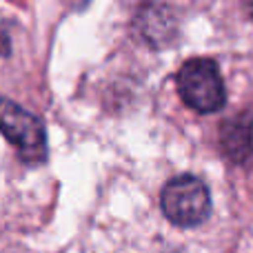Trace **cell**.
I'll return each mask as SVG.
<instances>
[{
  "instance_id": "1",
  "label": "cell",
  "mask_w": 253,
  "mask_h": 253,
  "mask_svg": "<svg viewBox=\"0 0 253 253\" xmlns=\"http://www.w3.org/2000/svg\"><path fill=\"white\" fill-rule=\"evenodd\" d=\"M175 84H178V93L184 105L198 114H213L222 109L227 100L218 65L209 58H193L184 62L182 69L178 71Z\"/></svg>"
},
{
  "instance_id": "2",
  "label": "cell",
  "mask_w": 253,
  "mask_h": 253,
  "mask_svg": "<svg viewBox=\"0 0 253 253\" xmlns=\"http://www.w3.org/2000/svg\"><path fill=\"white\" fill-rule=\"evenodd\" d=\"M0 131L18 149L27 165H42L47 160V133L42 120L18 102L0 96Z\"/></svg>"
},
{
  "instance_id": "3",
  "label": "cell",
  "mask_w": 253,
  "mask_h": 253,
  "mask_svg": "<svg viewBox=\"0 0 253 253\" xmlns=\"http://www.w3.org/2000/svg\"><path fill=\"white\" fill-rule=\"evenodd\" d=\"M162 213L175 227H198L211 211V196L207 184L196 175H175L165 184L160 196Z\"/></svg>"
},
{
  "instance_id": "4",
  "label": "cell",
  "mask_w": 253,
  "mask_h": 253,
  "mask_svg": "<svg viewBox=\"0 0 253 253\" xmlns=\"http://www.w3.org/2000/svg\"><path fill=\"white\" fill-rule=\"evenodd\" d=\"M135 27H138L140 36L147 40L151 47H162L165 42L171 40V34L175 29V22L171 11L165 4L147 2L138 9L135 13Z\"/></svg>"
},
{
  "instance_id": "5",
  "label": "cell",
  "mask_w": 253,
  "mask_h": 253,
  "mask_svg": "<svg viewBox=\"0 0 253 253\" xmlns=\"http://www.w3.org/2000/svg\"><path fill=\"white\" fill-rule=\"evenodd\" d=\"M222 144L224 151L236 160H242L251 151V120L236 118L222 126Z\"/></svg>"
},
{
  "instance_id": "6",
  "label": "cell",
  "mask_w": 253,
  "mask_h": 253,
  "mask_svg": "<svg viewBox=\"0 0 253 253\" xmlns=\"http://www.w3.org/2000/svg\"><path fill=\"white\" fill-rule=\"evenodd\" d=\"M0 53L2 56H9V40L4 36H0Z\"/></svg>"
},
{
  "instance_id": "7",
  "label": "cell",
  "mask_w": 253,
  "mask_h": 253,
  "mask_svg": "<svg viewBox=\"0 0 253 253\" xmlns=\"http://www.w3.org/2000/svg\"><path fill=\"white\" fill-rule=\"evenodd\" d=\"M247 7H249V13H251V18H253V0H247Z\"/></svg>"
}]
</instances>
